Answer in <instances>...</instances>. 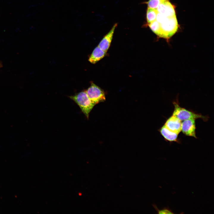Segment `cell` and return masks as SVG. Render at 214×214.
I'll return each instance as SVG.
<instances>
[{
    "label": "cell",
    "instance_id": "obj_1",
    "mask_svg": "<svg viewBox=\"0 0 214 214\" xmlns=\"http://www.w3.org/2000/svg\"><path fill=\"white\" fill-rule=\"evenodd\" d=\"M69 97L79 106L82 112L88 119L89 113L95 105L89 98L85 91Z\"/></svg>",
    "mask_w": 214,
    "mask_h": 214
},
{
    "label": "cell",
    "instance_id": "obj_2",
    "mask_svg": "<svg viewBox=\"0 0 214 214\" xmlns=\"http://www.w3.org/2000/svg\"><path fill=\"white\" fill-rule=\"evenodd\" d=\"M160 24V31L159 37L168 39L177 31L178 25L176 15L166 17Z\"/></svg>",
    "mask_w": 214,
    "mask_h": 214
},
{
    "label": "cell",
    "instance_id": "obj_3",
    "mask_svg": "<svg viewBox=\"0 0 214 214\" xmlns=\"http://www.w3.org/2000/svg\"><path fill=\"white\" fill-rule=\"evenodd\" d=\"M174 109L172 115L174 116L181 121L189 119H202L203 121H207L208 117L204 116L201 114H196L195 112L187 110L180 106L178 102H174Z\"/></svg>",
    "mask_w": 214,
    "mask_h": 214
},
{
    "label": "cell",
    "instance_id": "obj_4",
    "mask_svg": "<svg viewBox=\"0 0 214 214\" xmlns=\"http://www.w3.org/2000/svg\"><path fill=\"white\" fill-rule=\"evenodd\" d=\"M85 91L89 98L95 105L106 100L104 91L93 83Z\"/></svg>",
    "mask_w": 214,
    "mask_h": 214
},
{
    "label": "cell",
    "instance_id": "obj_5",
    "mask_svg": "<svg viewBox=\"0 0 214 214\" xmlns=\"http://www.w3.org/2000/svg\"><path fill=\"white\" fill-rule=\"evenodd\" d=\"M195 119H189L183 120L181 123V131L186 136L197 138L196 135Z\"/></svg>",
    "mask_w": 214,
    "mask_h": 214
},
{
    "label": "cell",
    "instance_id": "obj_6",
    "mask_svg": "<svg viewBox=\"0 0 214 214\" xmlns=\"http://www.w3.org/2000/svg\"><path fill=\"white\" fill-rule=\"evenodd\" d=\"M157 10L158 12L167 17L176 15L174 6L168 0H164L158 6Z\"/></svg>",
    "mask_w": 214,
    "mask_h": 214
},
{
    "label": "cell",
    "instance_id": "obj_7",
    "mask_svg": "<svg viewBox=\"0 0 214 214\" xmlns=\"http://www.w3.org/2000/svg\"><path fill=\"white\" fill-rule=\"evenodd\" d=\"M181 121L172 115L166 120L164 125L169 130L179 134L181 130Z\"/></svg>",
    "mask_w": 214,
    "mask_h": 214
},
{
    "label": "cell",
    "instance_id": "obj_8",
    "mask_svg": "<svg viewBox=\"0 0 214 214\" xmlns=\"http://www.w3.org/2000/svg\"><path fill=\"white\" fill-rule=\"evenodd\" d=\"M117 24H115L110 31L104 37L98 45L101 49L107 52L112 40L114 32Z\"/></svg>",
    "mask_w": 214,
    "mask_h": 214
},
{
    "label": "cell",
    "instance_id": "obj_9",
    "mask_svg": "<svg viewBox=\"0 0 214 214\" xmlns=\"http://www.w3.org/2000/svg\"><path fill=\"white\" fill-rule=\"evenodd\" d=\"M159 131L166 140L170 142L175 141L178 142L177 140L178 134L171 131L164 125L160 129Z\"/></svg>",
    "mask_w": 214,
    "mask_h": 214
},
{
    "label": "cell",
    "instance_id": "obj_10",
    "mask_svg": "<svg viewBox=\"0 0 214 214\" xmlns=\"http://www.w3.org/2000/svg\"><path fill=\"white\" fill-rule=\"evenodd\" d=\"M106 52L104 51L98 46L93 50L90 55L88 60L91 63L95 64L103 58Z\"/></svg>",
    "mask_w": 214,
    "mask_h": 214
},
{
    "label": "cell",
    "instance_id": "obj_11",
    "mask_svg": "<svg viewBox=\"0 0 214 214\" xmlns=\"http://www.w3.org/2000/svg\"><path fill=\"white\" fill-rule=\"evenodd\" d=\"M157 9L148 7L147 12L146 18L148 24L155 21L158 13Z\"/></svg>",
    "mask_w": 214,
    "mask_h": 214
},
{
    "label": "cell",
    "instance_id": "obj_12",
    "mask_svg": "<svg viewBox=\"0 0 214 214\" xmlns=\"http://www.w3.org/2000/svg\"><path fill=\"white\" fill-rule=\"evenodd\" d=\"M150 29L157 35L159 36L160 31V24L156 20L149 24Z\"/></svg>",
    "mask_w": 214,
    "mask_h": 214
},
{
    "label": "cell",
    "instance_id": "obj_13",
    "mask_svg": "<svg viewBox=\"0 0 214 214\" xmlns=\"http://www.w3.org/2000/svg\"><path fill=\"white\" fill-rule=\"evenodd\" d=\"M164 0H149L147 2L148 7L157 9L158 6Z\"/></svg>",
    "mask_w": 214,
    "mask_h": 214
},
{
    "label": "cell",
    "instance_id": "obj_14",
    "mask_svg": "<svg viewBox=\"0 0 214 214\" xmlns=\"http://www.w3.org/2000/svg\"><path fill=\"white\" fill-rule=\"evenodd\" d=\"M153 206L158 214H173L171 210L169 207H164L161 210H159L155 204H153Z\"/></svg>",
    "mask_w": 214,
    "mask_h": 214
}]
</instances>
